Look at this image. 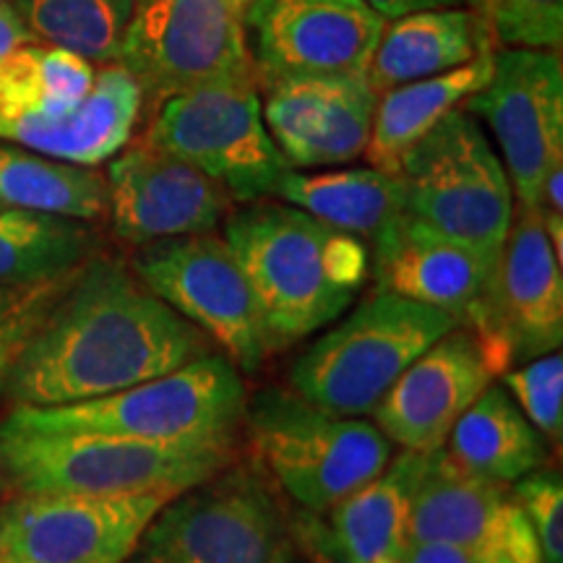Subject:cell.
Here are the masks:
<instances>
[{
	"instance_id": "24",
	"label": "cell",
	"mask_w": 563,
	"mask_h": 563,
	"mask_svg": "<svg viewBox=\"0 0 563 563\" xmlns=\"http://www.w3.org/2000/svg\"><path fill=\"white\" fill-rule=\"evenodd\" d=\"M449 460L485 481L511 485L543 467L548 446L543 433L511 402L504 386L485 391L460 415L443 441Z\"/></svg>"
},
{
	"instance_id": "21",
	"label": "cell",
	"mask_w": 563,
	"mask_h": 563,
	"mask_svg": "<svg viewBox=\"0 0 563 563\" xmlns=\"http://www.w3.org/2000/svg\"><path fill=\"white\" fill-rule=\"evenodd\" d=\"M493 51L488 19L467 5L420 9L386 19L365 79L376 95L428 76L467 66Z\"/></svg>"
},
{
	"instance_id": "31",
	"label": "cell",
	"mask_w": 563,
	"mask_h": 563,
	"mask_svg": "<svg viewBox=\"0 0 563 563\" xmlns=\"http://www.w3.org/2000/svg\"><path fill=\"white\" fill-rule=\"evenodd\" d=\"M74 274L76 269L37 282H0V394H5L19 355L66 292Z\"/></svg>"
},
{
	"instance_id": "7",
	"label": "cell",
	"mask_w": 563,
	"mask_h": 563,
	"mask_svg": "<svg viewBox=\"0 0 563 563\" xmlns=\"http://www.w3.org/2000/svg\"><path fill=\"white\" fill-rule=\"evenodd\" d=\"M125 563H292V530L262 470L235 462L162 506Z\"/></svg>"
},
{
	"instance_id": "17",
	"label": "cell",
	"mask_w": 563,
	"mask_h": 563,
	"mask_svg": "<svg viewBox=\"0 0 563 563\" xmlns=\"http://www.w3.org/2000/svg\"><path fill=\"white\" fill-rule=\"evenodd\" d=\"M384 26L365 0H251L245 13L258 76L365 74Z\"/></svg>"
},
{
	"instance_id": "20",
	"label": "cell",
	"mask_w": 563,
	"mask_h": 563,
	"mask_svg": "<svg viewBox=\"0 0 563 563\" xmlns=\"http://www.w3.org/2000/svg\"><path fill=\"white\" fill-rule=\"evenodd\" d=\"M144 95L136 79L118 63L97 68L87 97L58 118H0V141L26 146L45 157L97 167L129 146Z\"/></svg>"
},
{
	"instance_id": "15",
	"label": "cell",
	"mask_w": 563,
	"mask_h": 563,
	"mask_svg": "<svg viewBox=\"0 0 563 563\" xmlns=\"http://www.w3.org/2000/svg\"><path fill=\"white\" fill-rule=\"evenodd\" d=\"M266 131L292 170L363 157L378 95L363 70L258 76Z\"/></svg>"
},
{
	"instance_id": "3",
	"label": "cell",
	"mask_w": 563,
	"mask_h": 563,
	"mask_svg": "<svg viewBox=\"0 0 563 563\" xmlns=\"http://www.w3.org/2000/svg\"><path fill=\"white\" fill-rule=\"evenodd\" d=\"M238 443H154L97 433H37L0 422V485L11 496L183 493L238 462Z\"/></svg>"
},
{
	"instance_id": "1",
	"label": "cell",
	"mask_w": 563,
	"mask_h": 563,
	"mask_svg": "<svg viewBox=\"0 0 563 563\" xmlns=\"http://www.w3.org/2000/svg\"><path fill=\"white\" fill-rule=\"evenodd\" d=\"M217 352L115 256L87 258L13 365V407L76 405L152 382Z\"/></svg>"
},
{
	"instance_id": "29",
	"label": "cell",
	"mask_w": 563,
	"mask_h": 563,
	"mask_svg": "<svg viewBox=\"0 0 563 563\" xmlns=\"http://www.w3.org/2000/svg\"><path fill=\"white\" fill-rule=\"evenodd\" d=\"M100 245L89 222L0 203V282H37L68 274Z\"/></svg>"
},
{
	"instance_id": "26",
	"label": "cell",
	"mask_w": 563,
	"mask_h": 563,
	"mask_svg": "<svg viewBox=\"0 0 563 563\" xmlns=\"http://www.w3.org/2000/svg\"><path fill=\"white\" fill-rule=\"evenodd\" d=\"M272 196L308 211L329 228L350 232L368 243L405 211L402 183L397 175L376 167L323 173L287 170Z\"/></svg>"
},
{
	"instance_id": "41",
	"label": "cell",
	"mask_w": 563,
	"mask_h": 563,
	"mask_svg": "<svg viewBox=\"0 0 563 563\" xmlns=\"http://www.w3.org/2000/svg\"><path fill=\"white\" fill-rule=\"evenodd\" d=\"M0 563H11L9 559H3V555H0Z\"/></svg>"
},
{
	"instance_id": "28",
	"label": "cell",
	"mask_w": 563,
	"mask_h": 563,
	"mask_svg": "<svg viewBox=\"0 0 563 563\" xmlns=\"http://www.w3.org/2000/svg\"><path fill=\"white\" fill-rule=\"evenodd\" d=\"M97 76V66L81 55L26 42L0 60V118H58L76 108Z\"/></svg>"
},
{
	"instance_id": "2",
	"label": "cell",
	"mask_w": 563,
	"mask_h": 563,
	"mask_svg": "<svg viewBox=\"0 0 563 563\" xmlns=\"http://www.w3.org/2000/svg\"><path fill=\"white\" fill-rule=\"evenodd\" d=\"M222 224L277 350L334 323L371 277L365 241L292 203H241Z\"/></svg>"
},
{
	"instance_id": "23",
	"label": "cell",
	"mask_w": 563,
	"mask_h": 563,
	"mask_svg": "<svg viewBox=\"0 0 563 563\" xmlns=\"http://www.w3.org/2000/svg\"><path fill=\"white\" fill-rule=\"evenodd\" d=\"M493 53H483L467 66L452 68L446 74L428 76L410 84L386 89L378 95L373 112L371 139L365 146V159L376 170L397 175L399 162L418 141L433 129L441 118L462 108L475 91L488 84L493 74Z\"/></svg>"
},
{
	"instance_id": "22",
	"label": "cell",
	"mask_w": 563,
	"mask_h": 563,
	"mask_svg": "<svg viewBox=\"0 0 563 563\" xmlns=\"http://www.w3.org/2000/svg\"><path fill=\"white\" fill-rule=\"evenodd\" d=\"M511 496L506 485L467 473L441 449L428 452V464L415 485L407 511V543H452L490 548Z\"/></svg>"
},
{
	"instance_id": "5",
	"label": "cell",
	"mask_w": 563,
	"mask_h": 563,
	"mask_svg": "<svg viewBox=\"0 0 563 563\" xmlns=\"http://www.w3.org/2000/svg\"><path fill=\"white\" fill-rule=\"evenodd\" d=\"M253 464L306 511H332L391 460V441L373 422L308 402L292 389H266L245 405Z\"/></svg>"
},
{
	"instance_id": "12",
	"label": "cell",
	"mask_w": 563,
	"mask_h": 563,
	"mask_svg": "<svg viewBox=\"0 0 563 563\" xmlns=\"http://www.w3.org/2000/svg\"><path fill=\"white\" fill-rule=\"evenodd\" d=\"M460 327L481 344L493 376L559 352L563 342L561 258L538 209L514 203L506 241L485 290Z\"/></svg>"
},
{
	"instance_id": "14",
	"label": "cell",
	"mask_w": 563,
	"mask_h": 563,
	"mask_svg": "<svg viewBox=\"0 0 563 563\" xmlns=\"http://www.w3.org/2000/svg\"><path fill=\"white\" fill-rule=\"evenodd\" d=\"M462 108L490 125L501 146L514 199L538 209L545 175L555 162H563L561 51H496L488 84Z\"/></svg>"
},
{
	"instance_id": "8",
	"label": "cell",
	"mask_w": 563,
	"mask_h": 563,
	"mask_svg": "<svg viewBox=\"0 0 563 563\" xmlns=\"http://www.w3.org/2000/svg\"><path fill=\"white\" fill-rule=\"evenodd\" d=\"M405 211L443 235L498 258L514 217L501 157L464 108L441 118L397 167Z\"/></svg>"
},
{
	"instance_id": "27",
	"label": "cell",
	"mask_w": 563,
	"mask_h": 563,
	"mask_svg": "<svg viewBox=\"0 0 563 563\" xmlns=\"http://www.w3.org/2000/svg\"><path fill=\"white\" fill-rule=\"evenodd\" d=\"M0 203L95 222L108 217V183L95 167L53 159L11 141H0Z\"/></svg>"
},
{
	"instance_id": "25",
	"label": "cell",
	"mask_w": 563,
	"mask_h": 563,
	"mask_svg": "<svg viewBox=\"0 0 563 563\" xmlns=\"http://www.w3.org/2000/svg\"><path fill=\"white\" fill-rule=\"evenodd\" d=\"M428 452L405 449L397 460L332 509V538L352 563L402 559L407 511Z\"/></svg>"
},
{
	"instance_id": "39",
	"label": "cell",
	"mask_w": 563,
	"mask_h": 563,
	"mask_svg": "<svg viewBox=\"0 0 563 563\" xmlns=\"http://www.w3.org/2000/svg\"><path fill=\"white\" fill-rule=\"evenodd\" d=\"M462 3L467 5V9L483 13V16L488 19V3H490V0H462Z\"/></svg>"
},
{
	"instance_id": "33",
	"label": "cell",
	"mask_w": 563,
	"mask_h": 563,
	"mask_svg": "<svg viewBox=\"0 0 563 563\" xmlns=\"http://www.w3.org/2000/svg\"><path fill=\"white\" fill-rule=\"evenodd\" d=\"M488 24L504 47L561 51L563 0H490Z\"/></svg>"
},
{
	"instance_id": "18",
	"label": "cell",
	"mask_w": 563,
	"mask_h": 563,
	"mask_svg": "<svg viewBox=\"0 0 563 563\" xmlns=\"http://www.w3.org/2000/svg\"><path fill=\"white\" fill-rule=\"evenodd\" d=\"M490 382L493 371L475 334L454 327L422 350L391 384L373 407V426L402 449L433 452Z\"/></svg>"
},
{
	"instance_id": "40",
	"label": "cell",
	"mask_w": 563,
	"mask_h": 563,
	"mask_svg": "<svg viewBox=\"0 0 563 563\" xmlns=\"http://www.w3.org/2000/svg\"><path fill=\"white\" fill-rule=\"evenodd\" d=\"M485 563H517V561H511L509 555L498 551V548H490V551H488V561H485Z\"/></svg>"
},
{
	"instance_id": "34",
	"label": "cell",
	"mask_w": 563,
	"mask_h": 563,
	"mask_svg": "<svg viewBox=\"0 0 563 563\" xmlns=\"http://www.w3.org/2000/svg\"><path fill=\"white\" fill-rule=\"evenodd\" d=\"M514 501L530 519L540 540L545 563H563V485L561 475L551 470H532L519 477L514 488Z\"/></svg>"
},
{
	"instance_id": "6",
	"label": "cell",
	"mask_w": 563,
	"mask_h": 563,
	"mask_svg": "<svg viewBox=\"0 0 563 563\" xmlns=\"http://www.w3.org/2000/svg\"><path fill=\"white\" fill-rule=\"evenodd\" d=\"M460 327L439 308L373 290L347 319L302 350L290 389L350 418L371 415L422 350Z\"/></svg>"
},
{
	"instance_id": "4",
	"label": "cell",
	"mask_w": 563,
	"mask_h": 563,
	"mask_svg": "<svg viewBox=\"0 0 563 563\" xmlns=\"http://www.w3.org/2000/svg\"><path fill=\"white\" fill-rule=\"evenodd\" d=\"M249 391L222 352L76 405L13 407L5 426L37 433H97L154 443H238Z\"/></svg>"
},
{
	"instance_id": "36",
	"label": "cell",
	"mask_w": 563,
	"mask_h": 563,
	"mask_svg": "<svg viewBox=\"0 0 563 563\" xmlns=\"http://www.w3.org/2000/svg\"><path fill=\"white\" fill-rule=\"evenodd\" d=\"M26 42H37L32 32L26 30L24 21L11 5V0H0V60L11 55L16 47L26 45Z\"/></svg>"
},
{
	"instance_id": "19",
	"label": "cell",
	"mask_w": 563,
	"mask_h": 563,
	"mask_svg": "<svg viewBox=\"0 0 563 563\" xmlns=\"http://www.w3.org/2000/svg\"><path fill=\"white\" fill-rule=\"evenodd\" d=\"M371 245L376 290L439 308L456 323L467 319L496 266V258L443 235L410 211L394 217Z\"/></svg>"
},
{
	"instance_id": "37",
	"label": "cell",
	"mask_w": 563,
	"mask_h": 563,
	"mask_svg": "<svg viewBox=\"0 0 563 563\" xmlns=\"http://www.w3.org/2000/svg\"><path fill=\"white\" fill-rule=\"evenodd\" d=\"M371 9H376L384 19H397L402 13L420 9H443V5H464L462 0H365Z\"/></svg>"
},
{
	"instance_id": "9",
	"label": "cell",
	"mask_w": 563,
	"mask_h": 563,
	"mask_svg": "<svg viewBox=\"0 0 563 563\" xmlns=\"http://www.w3.org/2000/svg\"><path fill=\"white\" fill-rule=\"evenodd\" d=\"M144 141L194 165L235 203L269 199L292 170L266 131L258 76L167 97L150 112Z\"/></svg>"
},
{
	"instance_id": "16",
	"label": "cell",
	"mask_w": 563,
	"mask_h": 563,
	"mask_svg": "<svg viewBox=\"0 0 563 563\" xmlns=\"http://www.w3.org/2000/svg\"><path fill=\"white\" fill-rule=\"evenodd\" d=\"M104 183L112 232L129 249L214 232L235 207L222 186L146 141L123 146Z\"/></svg>"
},
{
	"instance_id": "10",
	"label": "cell",
	"mask_w": 563,
	"mask_h": 563,
	"mask_svg": "<svg viewBox=\"0 0 563 563\" xmlns=\"http://www.w3.org/2000/svg\"><path fill=\"white\" fill-rule=\"evenodd\" d=\"M251 0H136L118 66L136 79L144 108L209 84L258 76L249 47Z\"/></svg>"
},
{
	"instance_id": "38",
	"label": "cell",
	"mask_w": 563,
	"mask_h": 563,
	"mask_svg": "<svg viewBox=\"0 0 563 563\" xmlns=\"http://www.w3.org/2000/svg\"><path fill=\"white\" fill-rule=\"evenodd\" d=\"M308 551H311V563H352L347 555L336 548L332 530L329 532L311 530V538H308Z\"/></svg>"
},
{
	"instance_id": "11",
	"label": "cell",
	"mask_w": 563,
	"mask_h": 563,
	"mask_svg": "<svg viewBox=\"0 0 563 563\" xmlns=\"http://www.w3.org/2000/svg\"><path fill=\"white\" fill-rule=\"evenodd\" d=\"M131 269L162 302L201 329L243 373L266 363L274 340L258 302L224 238L180 235L133 249Z\"/></svg>"
},
{
	"instance_id": "35",
	"label": "cell",
	"mask_w": 563,
	"mask_h": 563,
	"mask_svg": "<svg viewBox=\"0 0 563 563\" xmlns=\"http://www.w3.org/2000/svg\"><path fill=\"white\" fill-rule=\"evenodd\" d=\"M488 551L452 543H405L402 563H485Z\"/></svg>"
},
{
	"instance_id": "13",
	"label": "cell",
	"mask_w": 563,
	"mask_h": 563,
	"mask_svg": "<svg viewBox=\"0 0 563 563\" xmlns=\"http://www.w3.org/2000/svg\"><path fill=\"white\" fill-rule=\"evenodd\" d=\"M175 496V490L11 496L0 509V555L11 563H125Z\"/></svg>"
},
{
	"instance_id": "30",
	"label": "cell",
	"mask_w": 563,
	"mask_h": 563,
	"mask_svg": "<svg viewBox=\"0 0 563 563\" xmlns=\"http://www.w3.org/2000/svg\"><path fill=\"white\" fill-rule=\"evenodd\" d=\"M32 37L89 63H118L136 0H11Z\"/></svg>"
},
{
	"instance_id": "32",
	"label": "cell",
	"mask_w": 563,
	"mask_h": 563,
	"mask_svg": "<svg viewBox=\"0 0 563 563\" xmlns=\"http://www.w3.org/2000/svg\"><path fill=\"white\" fill-rule=\"evenodd\" d=\"M504 386L543 439L559 446L563 435V361L559 352L534 357L519 371H506Z\"/></svg>"
}]
</instances>
